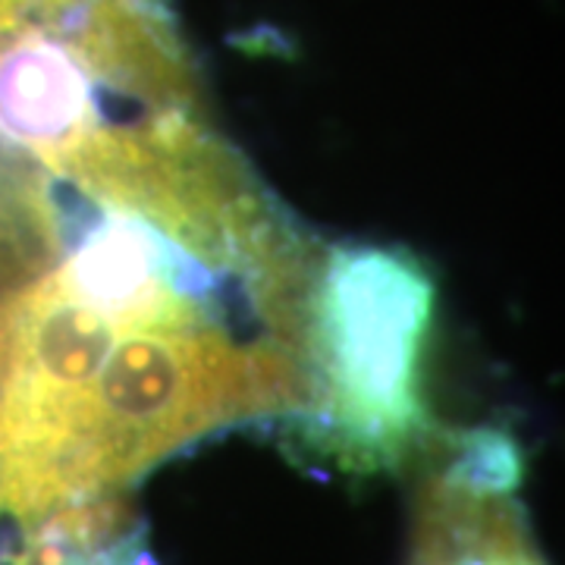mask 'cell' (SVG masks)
<instances>
[{
  "label": "cell",
  "instance_id": "obj_1",
  "mask_svg": "<svg viewBox=\"0 0 565 565\" xmlns=\"http://www.w3.org/2000/svg\"><path fill=\"white\" fill-rule=\"evenodd\" d=\"M41 239L66 258L0 352V527L126 493L223 430L299 418L308 280L236 270L66 189Z\"/></svg>",
  "mask_w": 565,
  "mask_h": 565
},
{
  "label": "cell",
  "instance_id": "obj_2",
  "mask_svg": "<svg viewBox=\"0 0 565 565\" xmlns=\"http://www.w3.org/2000/svg\"><path fill=\"white\" fill-rule=\"evenodd\" d=\"M437 286L399 245L318 248L305 296V408L286 434L345 475L418 462L440 434L424 403Z\"/></svg>",
  "mask_w": 565,
  "mask_h": 565
},
{
  "label": "cell",
  "instance_id": "obj_3",
  "mask_svg": "<svg viewBox=\"0 0 565 565\" xmlns=\"http://www.w3.org/2000/svg\"><path fill=\"white\" fill-rule=\"evenodd\" d=\"M10 534L0 565H158L148 525L122 493L66 505Z\"/></svg>",
  "mask_w": 565,
  "mask_h": 565
},
{
  "label": "cell",
  "instance_id": "obj_4",
  "mask_svg": "<svg viewBox=\"0 0 565 565\" xmlns=\"http://www.w3.org/2000/svg\"><path fill=\"white\" fill-rule=\"evenodd\" d=\"M79 0H0V35L61 20Z\"/></svg>",
  "mask_w": 565,
  "mask_h": 565
}]
</instances>
